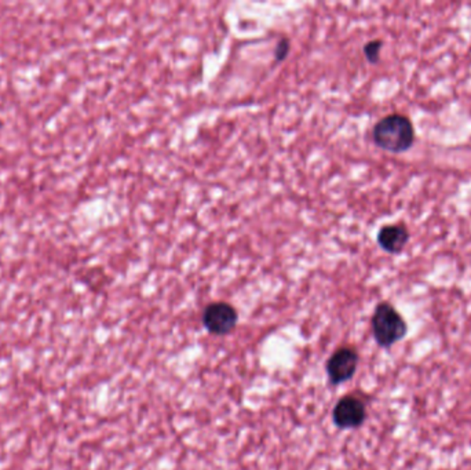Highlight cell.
<instances>
[{
    "mask_svg": "<svg viewBox=\"0 0 471 470\" xmlns=\"http://www.w3.org/2000/svg\"><path fill=\"white\" fill-rule=\"evenodd\" d=\"M384 48V42L371 41L364 46V56L367 61L371 64H378L381 60V50Z\"/></svg>",
    "mask_w": 471,
    "mask_h": 470,
    "instance_id": "52a82bcc",
    "label": "cell"
},
{
    "mask_svg": "<svg viewBox=\"0 0 471 470\" xmlns=\"http://www.w3.org/2000/svg\"><path fill=\"white\" fill-rule=\"evenodd\" d=\"M372 332L375 341L382 348H391L406 337V323L396 307L389 302H381L372 315Z\"/></svg>",
    "mask_w": 471,
    "mask_h": 470,
    "instance_id": "7a4b0ae2",
    "label": "cell"
},
{
    "mask_svg": "<svg viewBox=\"0 0 471 470\" xmlns=\"http://www.w3.org/2000/svg\"><path fill=\"white\" fill-rule=\"evenodd\" d=\"M359 366V354L350 346H342L327 361L328 378L332 385H340L352 380Z\"/></svg>",
    "mask_w": 471,
    "mask_h": 470,
    "instance_id": "277c9868",
    "label": "cell"
},
{
    "mask_svg": "<svg viewBox=\"0 0 471 470\" xmlns=\"http://www.w3.org/2000/svg\"><path fill=\"white\" fill-rule=\"evenodd\" d=\"M238 322V311L228 302H213L203 312V326L214 336H226L236 329Z\"/></svg>",
    "mask_w": 471,
    "mask_h": 470,
    "instance_id": "3957f363",
    "label": "cell"
},
{
    "mask_svg": "<svg viewBox=\"0 0 471 470\" xmlns=\"http://www.w3.org/2000/svg\"><path fill=\"white\" fill-rule=\"evenodd\" d=\"M378 245L389 254H399L409 242V232L403 225H386L379 231Z\"/></svg>",
    "mask_w": 471,
    "mask_h": 470,
    "instance_id": "8992f818",
    "label": "cell"
},
{
    "mask_svg": "<svg viewBox=\"0 0 471 470\" xmlns=\"http://www.w3.org/2000/svg\"><path fill=\"white\" fill-rule=\"evenodd\" d=\"M375 145L391 154H403L408 151L415 141V130L411 120L399 113L384 118L372 130Z\"/></svg>",
    "mask_w": 471,
    "mask_h": 470,
    "instance_id": "6da1fadb",
    "label": "cell"
},
{
    "mask_svg": "<svg viewBox=\"0 0 471 470\" xmlns=\"http://www.w3.org/2000/svg\"><path fill=\"white\" fill-rule=\"evenodd\" d=\"M290 41H288L287 38L281 39L275 49L276 63H281V61H285V58H287L288 53H290Z\"/></svg>",
    "mask_w": 471,
    "mask_h": 470,
    "instance_id": "ba28073f",
    "label": "cell"
},
{
    "mask_svg": "<svg viewBox=\"0 0 471 470\" xmlns=\"http://www.w3.org/2000/svg\"><path fill=\"white\" fill-rule=\"evenodd\" d=\"M332 418L339 429H354L364 423L367 410L364 403L356 396H345L335 406Z\"/></svg>",
    "mask_w": 471,
    "mask_h": 470,
    "instance_id": "5b68a950",
    "label": "cell"
}]
</instances>
